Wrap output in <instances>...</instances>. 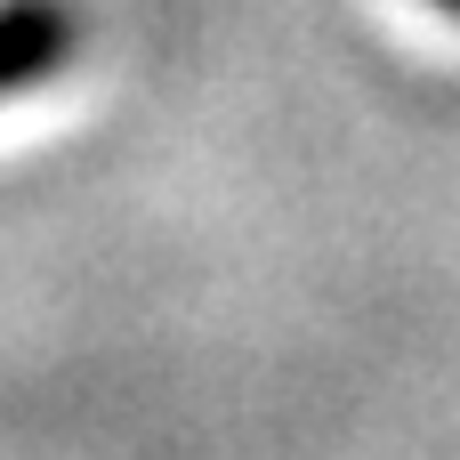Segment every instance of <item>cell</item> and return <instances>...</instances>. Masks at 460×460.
Segmentation results:
<instances>
[{
    "mask_svg": "<svg viewBox=\"0 0 460 460\" xmlns=\"http://www.w3.org/2000/svg\"><path fill=\"white\" fill-rule=\"evenodd\" d=\"M89 49V8L81 0H0V97H24L57 81Z\"/></svg>",
    "mask_w": 460,
    "mask_h": 460,
    "instance_id": "obj_1",
    "label": "cell"
},
{
    "mask_svg": "<svg viewBox=\"0 0 460 460\" xmlns=\"http://www.w3.org/2000/svg\"><path fill=\"white\" fill-rule=\"evenodd\" d=\"M429 8H445V16H460V0H429Z\"/></svg>",
    "mask_w": 460,
    "mask_h": 460,
    "instance_id": "obj_2",
    "label": "cell"
}]
</instances>
